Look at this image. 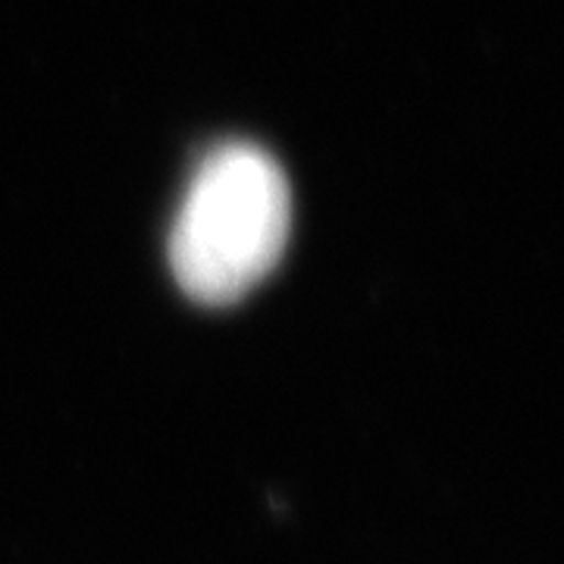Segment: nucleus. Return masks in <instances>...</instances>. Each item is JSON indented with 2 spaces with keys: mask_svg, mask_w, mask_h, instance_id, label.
<instances>
[{
  "mask_svg": "<svg viewBox=\"0 0 564 564\" xmlns=\"http://www.w3.org/2000/svg\"><path fill=\"white\" fill-rule=\"evenodd\" d=\"M292 232L289 180L258 144L210 151L170 232V270L204 307L242 302L282 261Z\"/></svg>",
  "mask_w": 564,
  "mask_h": 564,
  "instance_id": "f257e3e1",
  "label": "nucleus"
}]
</instances>
